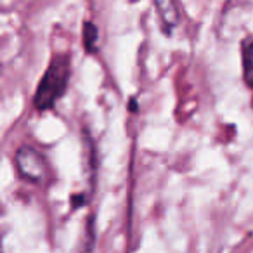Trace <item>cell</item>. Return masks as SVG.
<instances>
[{"label": "cell", "instance_id": "obj_1", "mask_svg": "<svg viewBox=\"0 0 253 253\" xmlns=\"http://www.w3.org/2000/svg\"><path fill=\"white\" fill-rule=\"evenodd\" d=\"M71 75V57L68 54H57L52 57L40 84L35 90L33 104L39 111L50 109L66 92L68 80Z\"/></svg>", "mask_w": 253, "mask_h": 253}, {"label": "cell", "instance_id": "obj_2", "mask_svg": "<svg viewBox=\"0 0 253 253\" xmlns=\"http://www.w3.org/2000/svg\"><path fill=\"white\" fill-rule=\"evenodd\" d=\"M14 165L23 179L33 184L47 182L50 175V169L47 158L32 146H21L14 153Z\"/></svg>", "mask_w": 253, "mask_h": 253}, {"label": "cell", "instance_id": "obj_3", "mask_svg": "<svg viewBox=\"0 0 253 253\" xmlns=\"http://www.w3.org/2000/svg\"><path fill=\"white\" fill-rule=\"evenodd\" d=\"M156 11H158L160 21H162V26L165 30V33H172V30L175 28L180 23V11L179 5L172 0H158L155 4Z\"/></svg>", "mask_w": 253, "mask_h": 253}, {"label": "cell", "instance_id": "obj_4", "mask_svg": "<svg viewBox=\"0 0 253 253\" xmlns=\"http://www.w3.org/2000/svg\"><path fill=\"white\" fill-rule=\"evenodd\" d=\"M243 54V77L250 88H253V37H245L241 43Z\"/></svg>", "mask_w": 253, "mask_h": 253}, {"label": "cell", "instance_id": "obj_5", "mask_svg": "<svg viewBox=\"0 0 253 253\" xmlns=\"http://www.w3.org/2000/svg\"><path fill=\"white\" fill-rule=\"evenodd\" d=\"M82 37H84V47L87 52H95L97 50L99 42V28L92 21L84 23V30H82Z\"/></svg>", "mask_w": 253, "mask_h": 253}]
</instances>
